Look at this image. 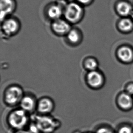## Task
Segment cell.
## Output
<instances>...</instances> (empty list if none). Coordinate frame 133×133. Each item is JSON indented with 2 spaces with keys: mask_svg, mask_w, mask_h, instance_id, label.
Masks as SVG:
<instances>
[{
  "mask_svg": "<svg viewBox=\"0 0 133 133\" xmlns=\"http://www.w3.org/2000/svg\"><path fill=\"white\" fill-rule=\"evenodd\" d=\"M41 133H53L61 126L59 121L50 115H36L34 122Z\"/></svg>",
  "mask_w": 133,
  "mask_h": 133,
  "instance_id": "1",
  "label": "cell"
},
{
  "mask_svg": "<svg viewBox=\"0 0 133 133\" xmlns=\"http://www.w3.org/2000/svg\"><path fill=\"white\" fill-rule=\"evenodd\" d=\"M28 114L21 108L13 110L8 116V124L16 130H23L29 123Z\"/></svg>",
  "mask_w": 133,
  "mask_h": 133,
  "instance_id": "2",
  "label": "cell"
},
{
  "mask_svg": "<svg viewBox=\"0 0 133 133\" xmlns=\"http://www.w3.org/2000/svg\"><path fill=\"white\" fill-rule=\"evenodd\" d=\"M24 95L21 87L17 85H11L5 89L4 92V101L8 106H16L20 104Z\"/></svg>",
  "mask_w": 133,
  "mask_h": 133,
  "instance_id": "3",
  "label": "cell"
},
{
  "mask_svg": "<svg viewBox=\"0 0 133 133\" xmlns=\"http://www.w3.org/2000/svg\"><path fill=\"white\" fill-rule=\"evenodd\" d=\"M85 79L87 86L93 90L100 89L104 84V76L99 70L88 72Z\"/></svg>",
  "mask_w": 133,
  "mask_h": 133,
  "instance_id": "4",
  "label": "cell"
},
{
  "mask_svg": "<svg viewBox=\"0 0 133 133\" xmlns=\"http://www.w3.org/2000/svg\"><path fill=\"white\" fill-rule=\"evenodd\" d=\"M64 15L66 20L70 23H77L82 17V9L77 4L71 3L67 6Z\"/></svg>",
  "mask_w": 133,
  "mask_h": 133,
  "instance_id": "5",
  "label": "cell"
},
{
  "mask_svg": "<svg viewBox=\"0 0 133 133\" xmlns=\"http://www.w3.org/2000/svg\"><path fill=\"white\" fill-rule=\"evenodd\" d=\"M19 22L15 18H9L3 21L2 24V31L4 36L12 37L17 34L20 30Z\"/></svg>",
  "mask_w": 133,
  "mask_h": 133,
  "instance_id": "6",
  "label": "cell"
},
{
  "mask_svg": "<svg viewBox=\"0 0 133 133\" xmlns=\"http://www.w3.org/2000/svg\"><path fill=\"white\" fill-rule=\"evenodd\" d=\"M51 29L54 34L57 36H65L72 29L70 23L66 20L59 19L53 22Z\"/></svg>",
  "mask_w": 133,
  "mask_h": 133,
  "instance_id": "7",
  "label": "cell"
},
{
  "mask_svg": "<svg viewBox=\"0 0 133 133\" xmlns=\"http://www.w3.org/2000/svg\"><path fill=\"white\" fill-rule=\"evenodd\" d=\"M55 104L52 99L43 97L37 101L36 110L40 115H49L54 110Z\"/></svg>",
  "mask_w": 133,
  "mask_h": 133,
  "instance_id": "8",
  "label": "cell"
},
{
  "mask_svg": "<svg viewBox=\"0 0 133 133\" xmlns=\"http://www.w3.org/2000/svg\"><path fill=\"white\" fill-rule=\"evenodd\" d=\"M37 101L36 97L31 94H26L24 96L20 103V108L27 113H31L36 110Z\"/></svg>",
  "mask_w": 133,
  "mask_h": 133,
  "instance_id": "9",
  "label": "cell"
},
{
  "mask_svg": "<svg viewBox=\"0 0 133 133\" xmlns=\"http://www.w3.org/2000/svg\"><path fill=\"white\" fill-rule=\"evenodd\" d=\"M67 43L71 46H77L80 45L83 40V34L78 28H72L65 36Z\"/></svg>",
  "mask_w": 133,
  "mask_h": 133,
  "instance_id": "10",
  "label": "cell"
},
{
  "mask_svg": "<svg viewBox=\"0 0 133 133\" xmlns=\"http://www.w3.org/2000/svg\"><path fill=\"white\" fill-rule=\"evenodd\" d=\"M117 56L121 61L130 63L133 61V49L129 45L120 47L117 52Z\"/></svg>",
  "mask_w": 133,
  "mask_h": 133,
  "instance_id": "11",
  "label": "cell"
},
{
  "mask_svg": "<svg viewBox=\"0 0 133 133\" xmlns=\"http://www.w3.org/2000/svg\"><path fill=\"white\" fill-rule=\"evenodd\" d=\"M117 102L120 108L128 110L133 107V96L124 92L119 95Z\"/></svg>",
  "mask_w": 133,
  "mask_h": 133,
  "instance_id": "12",
  "label": "cell"
},
{
  "mask_svg": "<svg viewBox=\"0 0 133 133\" xmlns=\"http://www.w3.org/2000/svg\"><path fill=\"white\" fill-rule=\"evenodd\" d=\"M13 8L11 0H1V21L5 19L8 15L11 13Z\"/></svg>",
  "mask_w": 133,
  "mask_h": 133,
  "instance_id": "13",
  "label": "cell"
},
{
  "mask_svg": "<svg viewBox=\"0 0 133 133\" xmlns=\"http://www.w3.org/2000/svg\"><path fill=\"white\" fill-rule=\"evenodd\" d=\"M84 68L88 72L98 70L99 62L95 56H88L85 58L83 62Z\"/></svg>",
  "mask_w": 133,
  "mask_h": 133,
  "instance_id": "14",
  "label": "cell"
},
{
  "mask_svg": "<svg viewBox=\"0 0 133 133\" xmlns=\"http://www.w3.org/2000/svg\"><path fill=\"white\" fill-rule=\"evenodd\" d=\"M118 26L123 32H130L133 30V21L130 18H122L119 21Z\"/></svg>",
  "mask_w": 133,
  "mask_h": 133,
  "instance_id": "15",
  "label": "cell"
},
{
  "mask_svg": "<svg viewBox=\"0 0 133 133\" xmlns=\"http://www.w3.org/2000/svg\"><path fill=\"white\" fill-rule=\"evenodd\" d=\"M62 14V10L61 7L57 5H52L47 11V15L49 18L54 21L60 19Z\"/></svg>",
  "mask_w": 133,
  "mask_h": 133,
  "instance_id": "16",
  "label": "cell"
},
{
  "mask_svg": "<svg viewBox=\"0 0 133 133\" xmlns=\"http://www.w3.org/2000/svg\"><path fill=\"white\" fill-rule=\"evenodd\" d=\"M117 10L118 13L121 16H127L131 12L132 7L129 4L122 2L117 5Z\"/></svg>",
  "mask_w": 133,
  "mask_h": 133,
  "instance_id": "17",
  "label": "cell"
},
{
  "mask_svg": "<svg viewBox=\"0 0 133 133\" xmlns=\"http://www.w3.org/2000/svg\"><path fill=\"white\" fill-rule=\"evenodd\" d=\"M28 130L31 133H41L37 126H36V124L34 122L33 123L31 124H30Z\"/></svg>",
  "mask_w": 133,
  "mask_h": 133,
  "instance_id": "18",
  "label": "cell"
},
{
  "mask_svg": "<svg viewBox=\"0 0 133 133\" xmlns=\"http://www.w3.org/2000/svg\"><path fill=\"white\" fill-rule=\"evenodd\" d=\"M125 92L133 96V83H130L127 85L125 88Z\"/></svg>",
  "mask_w": 133,
  "mask_h": 133,
  "instance_id": "19",
  "label": "cell"
},
{
  "mask_svg": "<svg viewBox=\"0 0 133 133\" xmlns=\"http://www.w3.org/2000/svg\"><path fill=\"white\" fill-rule=\"evenodd\" d=\"M119 133H132L131 130L128 127L124 126L121 128L119 131Z\"/></svg>",
  "mask_w": 133,
  "mask_h": 133,
  "instance_id": "20",
  "label": "cell"
},
{
  "mask_svg": "<svg viewBox=\"0 0 133 133\" xmlns=\"http://www.w3.org/2000/svg\"><path fill=\"white\" fill-rule=\"evenodd\" d=\"M96 133H112V132L108 129L105 128H101L97 130Z\"/></svg>",
  "mask_w": 133,
  "mask_h": 133,
  "instance_id": "21",
  "label": "cell"
},
{
  "mask_svg": "<svg viewBox=\"0 0 133 133\" xmlns=\"http://www.w3.org/2000/svg\"><path fill=\"white\" fill-rule=\"evenodd\" d=\"M14 133H31L28 130H16V131Z\"/></svg>",
  "mask_w": 133,
  "mask_h": 133,
  "instance_id": "22",
  "label": "cell"
},
{
  "mask_svg": "<svg viewBox=\"0 0 133 133\" xmlns=\"http://www.w3.org/2000/svg\"><path fill=\"white\" fill-rule=\"evenodd\" d=\"M78 2L82 4H87L90 2V0H77Z\"/></svg>",
  "mask_w": 133,
  "mask_h": 133,
  "instance_id": "23",
  "label": "cell"
},
{
  "mask_svg": "<svg viewBox=\"0 0 133 133\" xmlns=\"http://www.w3.org/2000/svg\"><path fill=\"white\" fill-rule=\"evenodd\" d=\"M73 133H82L81 132L79 131V130H76L75 131H74Z\"/></svg>",
  "mask_w": 133,
  "mask_h": 133,
  "instance_id": "24",
  "label": "cell"
},
{
  "mask_svg": "<svg viewBox=\"0 0 133 133\" xmlns=\"http://www.w3.org/2000/svg\"><path fill=\"white\" fill-rule=\"evenodd\" d=\"M90 133V132H88V133H87H87Z\"/></svg>",
  "mask_w": 133,
  "mask_h": 133,
  "instance_id": "25",
  "label": "cell"
}]
</instances>
